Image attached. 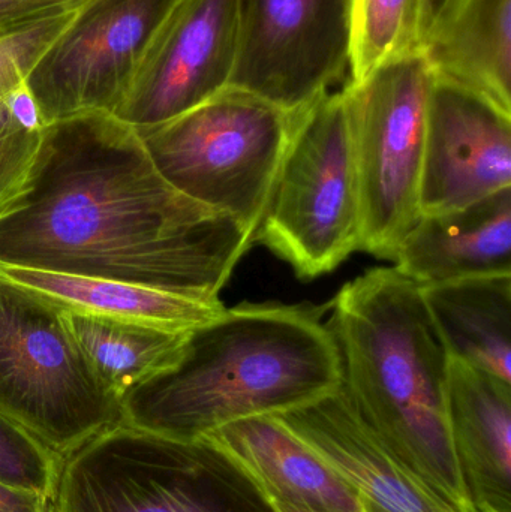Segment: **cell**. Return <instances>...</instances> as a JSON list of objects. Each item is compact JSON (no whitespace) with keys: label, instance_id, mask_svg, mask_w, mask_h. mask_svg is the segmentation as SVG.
Returning <instances> with one entry per match:
<instances>
[{"label":"cell","instance_id":"obj_1","mask_svg":"<svg viewBox=\"0 0 511 512\" xmlns=\"http://www.w3.org/2000/svg\"><path fill=\"white\" fill-rule=\"evenodd\" d=\"M255 240L177 192L137 129L93 113L42 128L23 192L0 215V265L218 297Z\"/></svg>","mask_w":511,"mask_h":512},{"label":"cell","instance_id":"obj_2","mask_svg":"<svg viewBox=\"0 0 511 512\" xmlns=\"http://www.w3.org/2000/svg\"><path fill=\"white\" fill-rule=\"evenodd\" d=\"M326 307L243 304L192 330L179 360L122 397V423L180 441L311 405L342 385Z\"/></svg>","mask_w":511,"mask_h":512},{"label":"cell","instance_id":"obj_3","mask_svg":"<svg viewBox=\"0 0 511 512\" xmlns=\"http://www.w3.org/2000/svg\"><path fill=\"white\" fill-rule=\"evenodd\" d=\"M327 325L362 420L444 504L476 512L447 423L449 357L422 286L395 267L366 271L338 292Z\"/></svg>","mask_w":511,"mask_h":512},{"label":"cell","instance_id":"obj_4","mask_svg":"<svg viewBox=\"0 0 511 512\" xmlns=\"http://www.w3.org/2000/svg\"><path fill=\"white\" fill-rule=\"evenodd\" d=\"M53 512H272L204 441L117 424L62 460Z\"/></svg>","mask_w":511,"mask_h":512},{"label":"cell","instance_id":"obj_5","mask_svg":"<svg viewBox=\"0 0 511 512\" xmlns=\"http://www.w3.org/2000/svg\"><path fill=\"white\" fill-rule=\"evenodd\" d=\"M0 414L62 459L122 423V402L90 366L63 309L3 276Z\"/></svg>","mask_w":511,"mask_h":512},{"label":"cell","instance_id":"obj_6","mask_svg":"<svg viewBox=\"0 0 511 512\" xmlns=\"http://www.w3.org/2000/svg\"><path fill=\"white\" fill-rule=\"evenodd\" d=\"M294 113L239 89L153 128L137 129L162 177L189 200L257 236Z\"/></svg>","mask_w":511,"mask_h":512},{"label":"cell","instance_id":"obj_7","mask_svg":"<svg viewBox=\"0 0 511 512\" xmlns=\"http://www.w3.org/2000/svg\"><path fill=\"white\" fill-rule=\"evenodd\" d=\"M359 177L344 95L327 92L294 113L287 149L255 243L300 279L338 268L359 251Z\"/></svg>","mask_w":511,"mask_h":512},{"label":"cell","instance_id":"obj_8","mask_svg":"<svg viewBox=\"0 0 511 512\" xmlns=\"http://www.w3.org/2000/svg\"><path fill=\"white\" fill-rule=\"evenodd\" d=\"M432 72L414 53L344 89L359 177V251L393 261L420 216V183Z\"/></svg>","mask_w":511,"mask_h":512},{"label":"cell","instance_id":"obj_9","mask_svg":"<svg viewBox=\"0 0 511 512\" xmlns=\"http://www.w3.org/2000/svg\"><path fill=\"white\" fill-rule=\"evenodd\" d=\"M180 0H90L26 77L42 128L83 114L116 116L156 33Z\"/></svg>","mask_w":511,"mask_h":512},{"label":"cell","instance_id":"obj_10","mask_svg":"<svg viewBox=\"0 0 511 512\" xmlns=\"http://www.w3.org/2000/svg\"><path fill=\"white\" fill-rule=\"evenodd\" d=\"M239 50L228 89L287 113L332 92L350 62V0H236Z\"/></svg>","mask_w":511,"mask_h":512},{"label":"cell","instance_id":"obj_11","mask_svg":"<svg viewBox=\"0 0 511 512\" xmlns=\"http://www.w3.org/2000/svg\"><path fill=\"white\" fill-rule=\"evenodd\" d=\"M239 50L236 0H180L116 113L135 129L170 122L230 87Z\"/></svg>","mask_w":511,"mask_h":512},{"label":"cell","instance_id":"obj_12","mask_svg":"<svg viewBox=\"0 0 511 512\" xmlns=\"http://www.w3.org/2000/svg\"><path fill=\"white\" fill-rule=\"evenodd\" d=\"M511 188V113L432 75L420 213L464 209Z\"/></svg>","mask_w":511,"mask_h":512},{"label":"cell","instance_id":"obj_13","mask_svg":"<svg viewBox=\"0 0 511 512\" xmlns=\"http://www.w3.org/2000/svg\"><path fill=\"white\" fill-rule=\"evenodd\" d=\"M273 417L375 512H455L372 432L342 385L311 405Z\"/></svg>","mask_w":511,"mask_h":512},{"label":"cell","instance_id":"obj_14","mask_svg":"<svg viewBox=\"0 0 511 512\" xmlns=\"http://www.w3.org/2000/svg\"><path fill=\"white\" fill-rule=\"evenodd\" d=\"M450 439L476 512H511V384L449 358Z\"/></svg>","mask_w":511,"mask_h":512},{"label":"cell","instance_id":"obj_15","mask_svg":"<svg viewBox=\"0 0 511 512\" xmlns=\"http://www.w3.org/2000/svg\"><path fill=\"white\" fill-rule=\"evenodd\" d=\"M393 262L422 286L511 276V188L464 209L420 216Z\"/></svg>","mask_w":511,"mask_h":512},{"label":"cell","instance_id":"obj_16","mask_svg":"<svg viewBox=\"0 0 511 512\" xmlns=\"http://www.w3.org/2000/svg\"><path fill=\"white\" fill-rule=\"evenodd\" d=\"M198 441L227 457L254 486L288 501L320 512H375L273 415L237 421Z\"/></svg>","mask_w":511,"mask_h":512},{"label":"cell","instance_id":"obj_17","mask_svg":"<svg viewBox=\"0 0 511 512\" xmlns=\"http://www.w3.org/2000/svg\"><path fill=\"white\" fill-rule=\"evenodd\" d=\"M420 54L434 77L511 113V0H449Z\"/></svg>","mask_w":511,"mask_h":512},{"label":"cell","instance_id":"obj_18","mask_svg":"<svg viewBox=\"0 0 511 512\" xmlns=\"http://www.w3.org/2000/svg\"><path fill=\"white\" fill-rule=\"evenodd\" d=\"M0 276L32 289L63 310L182 333L215 321L227 310L219 297H194L117 280L2 265Z\"/></svg>","mask_w":511,"mask_h":512},{"label":"cell","instance_id":"obj_19","mask_svg":"<svg viewBox=\"0 0 511 512\" xmlns=\"http://www.w3.org/2000/svg\"><path fill=\"white\" fill-rule=\"evenodd\" d=\"M422 295L447 357L511 384V276L422 286Z\"/></svg>","mask_w":511,"mask_h":512},{"label":"cell","instance_id":"obj_20","mask_svg":"<svg viewBox=\"0 0 511 512\" xmlns=\"http://www.w3.org/2000/svg\"><path fill=\"white\" fill-rule=\"evenodd\" d=\"M92 369L120 402L132 388L170 369L191 333L63 310Z\"/></svg>","mask_w":511,"mask_h":512},{"label":"cell","instance_id":"obj_21","mask_svg":"<svg viewBox=\"0 0 511 512\" xmlns=\"http://www.w3.org/2000/svg\"><path fill=\"white\" fill-rule=\"evenodd\" d=\"M420 0H350L351 83L380 66L420 53Z\"/></svg>","mask_w":511,"mask_h":512},{"label":"cell","instance_id":"obj_22","mask_svg":"<svg viewBox=\"0 0 511 512\" xmlns=\"http://www.w3.org/2000/svg\"><path fill=\"white\" fill-rule=\"evenodd\" d=\"M75 12L57 9L0 24V101L26 81L30 69L71 23Z\"/></svg>","mask_w":511,"mask_h":512},{"label":"cell","instance_id":"obj_23","mask_svg":"<svg viewBox=\"0 0 511 512\" xmlns=\"http://www.w3.org/2000/svg\"><path fill=\"white\" fill-rule=\"evenodd\" d=\"M62 457L0 414V483L53 501Z\"/></svg>","mask_w":511,"mask_h":512},{"label":"cell","instance_id":"obj_24","mask_svg":"<svg viewBox=\"0 0 511 512\" xmlns=\"http://www.w3.org/2000/svg\"><path fill=\"white\" fill-rule=\"evenodd\" d=\"M41 129L24 126L0 101V215L23 192L41 144Z\"/></svg>","mask_w":511,"mask_h":512},{"label":"cell","instance_id":"obj_25","mask_svg":"<svg viewBox=\"0 0 511 512\" xmlns=\"http://www.w3.org/2000/svg\"><path fill=\"white\" fill-rule=\"evenodd\" d=\"M0 512H53V501L38 493L0 483Z\"/></svg>","mask_w":511,"mask_h":512},{"label":"cell","instance_id":"obj_26","mask_svg":"<svg viewBox=\"0 0 511 512\" xmlns=\"http://www.w3.org/2000/svg\"><path fill=\"white\" fill-rule=\"evenodd\" d=\"M6 107L11 111L12 116L23 123L27 128L41 129V120H39L38 108H36L35 99L32 93L27 89L26 81L17 89L12 90L5 99Z\"/></svg>","mask_w":511,"mask_h":512},{"label":"cell","instance_id":"obj_27","mask_svg":"<svg viewBox=\"0 0 511 512\" xmlns=\"http://www.w3.org/2000/svg\"><path fill=\"white\" fill-rule=\"evenodd\" d=\"M90 0H21V8H23L26 17L42 14V12L57 11V9H75L86 5Z\"/></svg>","mask_w":511,"mask_h":512},{"label":"cell","instance_id":"obj_28","mask_svg":"<svg viewBox=\"0 0 511 512\" xmlns=\"http://www.w3.org/2000/svg\"><path fill=\"white\" fill-rule=\"evenodd\" d=\"M254 486V484H252ZM257 492L260 493L263 501L266 502L267 507L272 512H320L312 510V508L305 507V505L296 504V502L288 501V499L282 498V496L275 495L270 490L264 489V487L254 486Z\"/></svg>","mask_w":511,"mask_h":512},{"label":"cell","instance_id":"obj_29","mask_svg":"<svg viewBox=\"0 0 511 512\" xmlns=\"http://www.w3.org/2000/svg\"><path fill=\"white\" fill-rule=\"evenodd\" d=\"M447 2H449V0H420V29H422V42L423 39H425L426 33L431 29L432 24L440 17ZM420 47H422V44H420Z\"/></svg>","mask_w":511,"mask_h":512},{"label":"cell","instance_id":"obj_30","mask_svg":"<svg viewBox=\"0 0 511 512\" xmlns=\"http://www.w3.org/2000/svg\"><path fill=\"white\" fill-rule=\"evenodd\" d=\"M29 18L24 15L21 0H0V24Z\"/></svg>","mask_w":511,"mask_h":512}]
</instances>
